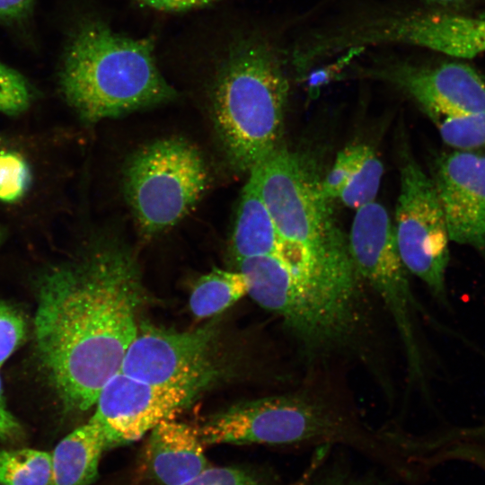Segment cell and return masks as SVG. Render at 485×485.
Here are the masks:
<instances>
[{
  "instance_id": "6da1fadb",
  "label": "cell",
  "mask_w": 485,
  "mask_h": 485,
  "mask_svg": "<svg viewBox=\"0 0 485 485\" xmlns=\"http://www.w3.org/2000/svg\"><path fill=\"white\" fill-rule=\"evenodd\" d=\"M142 286L136 260L115 239L38 281L34 333L43 372L64 408L85 411L119 372L137 332Z\"/></svg>"
},
{
  "instance_id": "7a4b0ae2",
  "label": "cell",
  "mask_w": 485,
  "mask_h": 485,
  "mask_svg": "<svg viewBox=\"0 0 485 485\" xmlns=\"http://www.w3.org/2000/svg\"><path fill=\"white\" fill-rule=\"evenodd\" d=\"M237 270L248 281V295L276 315L295 344L304 375L331 374L335 364L363 366L386 394L392 380L381 351L374 295L350 253L300 268L273 255L243 259Z\"/></svg>"
},
{
  "instance_id": "3957f363",
  "label": "cell",
  "mask_w": 485,
  "mask_h": 485,
  "mask_svg": "<svg viewBox=\"0 0 485 485\" xmlns=\"http://www.w3.org/2000/svg\"><path fill=\"white\" fill-rule=\"evenodd\" d=\"M207 445H345L388 472L401 461L384 431H375L331 381L304 375L286 392L243 401L209 416L198 427Z\"/></svg>"
},
{
  "instance_id": "277c9868",
  "label": "cell",
  "mask_w": 485,
  "mask_h": 485,
  "mask_svg": "<svg viewBox=\"0 0 485 485\" xmlns=\"http://www.w3.org/2000/svg\"><path fill=\"white\" fill-rule=\"evenodd\" d=\"M154 49L153 37H128L99 18H84L63 51L60 92L86 123L171 101L177 92L158 69Z\"/></svg>"
},
{
  "instance_id": "5b68a950",
  "label": "cell",
  "mask_w": 485,
  "mask_h": 485,
  "mask_svg": "<svg viewBox=\"0 0 485 485\" xmlns=\"http://www.w3.org/2000/svg\"><path fill=\"white\" fill-rule=\"evenodd\" d=\"M210 89L215 129L230 166L250 171L280 146L289 82L281 51L265 36L235 38Z\"/></svg>"
},
{
  "instance_id": "8992f818",
  "label": "cell",
  "mask_w": 485,
  "mask_h": 485,
  "mask_svg": "<svg viewBox=\"0 0 485 485\" xmlns=\"http://www.w3.org/2000/svg\"><path fill=\"white\" fill-rule=\"evenodd\" d=\"M207 182L200 152L181 137L161 138L141 146L123 170L125 198L146 237L185 217L201 198Z\"/></svg>"
},
{
  "instance_id": "52a82bcc",
  "label": "cell",
  "mask_w": 485,
  "mask_h": 485,
  "mask_svg": "<svg viewBox=\"0 0 485 485\" xmlns=\"http://www.w3.org/2000/svg\"><path fill=\"white\" fill-rule=\"evenodd\" d=\"M261 198L280 236L322 252L345 242L332 223L321 182L281 145L252 168ZM250 171V172H251Z\"/></svg>"
},
{
  "instance_id": "ba28073f",
  "label": "cell",
  "mask_w": 485,
  "mask_h": 485,
  "mask_svg": "<svg viewBox=\"0 0 485 485\" xmlns=\"http://www.w3.org/2000/svg\"><path fill=\"white\" fill-rule=\"evenodd\" d=\"M400 175L394 232L401 258L409 273L445 304L450 239L435 183L409 154Z\"/></svg>"
},
{
  "instance_id": "9c48e42d",
  "label": "cell",
  "mask_w": 485,
  "mask_h": 485,
  "mask_svg": "<svg viewBox=\"0 0 485 485\" xmlns=\"http://www.w3.org/2000/svg\"><path fill=\"white\" fill-rule=\"evenodd\" d=\"M217 333L215 323L187 331L141 325L119 372L149 384L185 389L196 395L222 374Z\"/></svg>"
},
{
  "instance_id": "30bf717a",
  "label": "cell",
  "mask_w": 485,
  "mask_h": 485,
  "mask_svg": "<svg viewBox=\"0 0 485 485\" xmlns=\"http://www.w3.org/2000/svg\"><path fill=\"white\" fill-rule=\"evenodd\" d=\"M194 396L185 389L149 384L118 372L100 391L90 420L100 427L110 449L138 440Z\"/></svg>"
},
{
  "instance_id": "8fae6325",
  "label": "cell",
  "mask_w": 485,
  "mask_h": 485,
  "mask_svg": "<svg viewBox=\"0 0 485 485\" xmlns=\"http://www.w3.org/2000/svg\"><path fill=\"white\" fill-rule=\"evenodd\" d=\"M370 73L408 93L428 116L485 112V75L467 63H396Z\"/></svg>"
},
{
  "instance_id": "7c38bea8",
  "label": "cell",
  "mask_w": 485,
  "mask_h": 485,
  "mask_svg": "<svg viewBox=\"0 0 485 485\" xmlns=\"http://www.w3.org/2000/svg\"><path fill=\"white\" fill-rule=\"evenodd\" d=\"M366 36L373 45H412L471 58L485 53V17L445 12H394L374 16Z\"/></svg>"
},
{
  "instance_id": "4fadbf2b",
  "label": "cell",
  "mask_w": 485,
  "mask_h": 485,
  "mask_svg": "<svg viewBox=\"0 0 485 485\" xmlns=\"http://www.w3.org/2000/svg\"><path fill=\"white\" fill-rule=\"evenodd\" d=\"M433 181L450 241L485 251V152L454 149L443 154Z\"/></svg>"
},
{
  "instance_id": "5bb4252c",
  "label": "cell",
  "mask_w": 485,
  "mask_h": 485,
  "mask_svg": "<svg viewBox=\"0 0 485 485\" xmlns=\"http://www.w3.org/2000/svg\"><path fill=\"white\" fill-rule=\"evenodd\" d=\"M150 432L143 462L152 480L162 485H181L209 467L198 427L171 418Z\"/></svg>"
},
{
  "instance_id": "9a60e30c",
  "label": "cell",
  "mask_w": 485,
  "mask_h": 485,
  "mask_svg": "<svg viewBox=\"0 0 485 485\" xmlns=\"http://www.w3.org/2000/svg\"><path fill=\"white\" fill-rule=\"evenodd\" d=\"M383 173V163L371 146L351 145L338 154L321 182L322 193L327 200L339 199L357 210L375 201Z\"/></svg>"
},
{
  "instance_id": "2e32d148",
  "label": "cell",
  "mask_w": 485,
  "mask_h": 485,
  "mask_svg": "<svg viewBox=\"0 0 485 485\" xmlns=\"http://www.w3.org/2000/svg\"><path fill=\"white\" fill-rule=\"evenodd\" d=\"M231 242L236 261L264 255L281 259L295 245L278 234L261 198L253 171L249 172L240 198Z\"/></svg>"
},
{
  "instance_id": "e0dca14e",
  "label": "cell",
  "mask_w": 485,
  "mask_h": 485,
  "mask_svg": "<svg viewBox=\"0 0 485 485\" xmlns=\"http://www.w3.org/2000/svg\"><path fill=\"white\" fill-rule=\"evenodd\" d=\"M100 427L89 420L65 436L51 453L49 485H91L108 450Z\"/></svg>"
},
{
  "instance_id": "ac0fdd59",
  "label": "cell",
  "mask_w": 485,
  "mask_h": 485,
  "mask_svg": "<svg viewBox=\"0 0 485 485\" xmlns=\"http://www.w3.org/2000/svg\"><path fill=\"white\" fill-rule=\"evenodd\" d=\"M248 295V281L241 271L213 269L195 283L190 310L199 319L219 314Z\"/></svg>"
},
{
  "instance_id": "d6986e66",
  "label": "cell",
  "mask_w": 485,
  "mask_h": 485,
  "mask_svg": "<svg viewBox=\"0 0 485 485\" xmlns=\"http://www.w3.org/2000/svg\"><path fill=\"white\" fill-rule=\"evenodd\" d=\"M51 453L0 449V485H49Z\"/></svg>"
},
{
  "instance_id": "ffe728a7",
  "label": "cell",
  "mask_w": 485,
  "mask_h": 485,
  "mask_svg": "<svg viewBox=\"0 0 485 485\" xmlns=\"http://www.w3.org/2000/svg\"><path fill=\"white\" fill-rule=\"evenodd\" d=\"M428 117L447 146L455 150L485 151V112Z\"/></svg>"
},
{
  "instance_id": "44dd1931",
  "label": "cell",
  "mask_w": 485,
  "mask_h": 485,
  "mask_svg": "<svg viewBox=\"0 0 485 485\" xmlns=\"http://www.w3.org/2000/svg\"><path fill=\"white\" fill-rule=\"evenodd\" d=\"M31 177L25 159L14 151L0 149V201L13 203L29 190Z\"/></svg>"
},
{
  "instance_id": "7402d4cb",
  "label": "cell",
  "mask_w": 485,
  "mask_h": 485,
  "mask_svg": "<svg viewBox=\"0 0 485 485\" xmlns=\"http://www.w3.org/2000/svg\"><path fill=\"white\" fill-rule=\"evenodd\" d=\"M32 98L29 81L15 69L0 62V112L19 115L29 108Z\"/></svg>"
},
{
  "instance_id": "603a6c76",
  "label": "cell",
  "mask_w": 485,
  "mask_h": 485,
  "mask_svg": "<svg viewBox=\"0 0 485 485\" xmlns=\"http://www.w3.org/2000/svg\"><path fill=\"white\" fill-rule=\"evenodd\" d=\"M26 322L19 310L0 300V368L22 343Z\"/></svg>"
},
{
  "instance_id": "cb8c5ba5",
  "label": "cell",
  "mask_w": 485,
  "mask_h": 485,
  "mask_svg": "<svg viewBox=\"0 0 485 485\" xmlns=\"http://www.w3.org/2000/svg\"><path fill=\"white\" fill-rule=\"evenodd\" d=\"M265 479L255 470L243 467H208L181 485H265Z\"/></svg>"
},
{
  "instance_id": "d4e9b609",
  "label": "cell",
  "mask_w": 485,
  "mask_h": 485,
  "mask_svg": "<svg viewBox=\"0 0 485 485\" xmlns=\"http://www.w3.org/2000/svg\"><path fill=\"white\" fill-rule=\"evenodd\" d=\"M326 460L316 471L309 485H383V480L375 474L358 473L338 461L327 466Z\"/></svg>"
},
{
  "instance_id": "484cf974",
  "label": "cell",
  "mask_w": 485,
  "mask_h": 485,
  "mask_svg": "<svg viewBox=\"0 0 485 485\" xmlns=\"http://www.w3.org/2000/svg\"><path fill=\"white\" fill-rule=\"evenodd\" d=\"M35 0H0V24L13 28L26 26L33 13Z\"/></svg>"
},
{
  "instance_id": "4316f807",
  "label": "cell",
  "mask_w": 485,
  "mask_h": 485,
  "mask_svg": "<svg viewBox=\"0 0 485 485\" xmlns=\"http://www.w3.org/2000/svg\"><path fill=\"white\" fill-rule=\"evenodd\" d=\"M22 433L20 422L7 408L0 377V441H13L19 438Z\"/></svg>"
},
{
  "instance_id": "83f0119b",
  "label": "cell",
  "mask_w": 485,
  "mask_h": 485,
  "mask_svg": "<svg viewBox=\"0 0 485 485\" xmlns=\"http://www.w3.org/2000/svg\"><path fill=\"white\" fill-rule=\"evenodd\" d=\"M153 9L164 12H181L200 8L219 0H137Z\"/></svg>"
},
{
  "instance_id": "f1b7e54d",
  "label": "cell",
  "mask_w": 485,
  "mask_h": 485,
  "mask_svg": "<svg viewBox=\"0 0 485 485\" xmlns=\"http://www.w3.org/2000/svg\"><path fill=\"white\" fill-rule=\"evenodd\" d=\"M426 1L436 5L452 7V6H459L466 3L468 0H426Z\"/></svg>"
},
{
  "instance_id": "f546056e",
  "label": "cell",
  "mask_w": 485,
  "mask_h": 485,
  "mask_svg": "<svg viewBox=\"0 0 485 485\" xmlns=\"http://www.w3.org/2000/svg\"><path fill=\"white\" fill-rule=\"evenodd\" d=\"M470 433L477 436H485V427L480 428L478 429H473L472 431H470Z\"/></svg>"
},
{
  "instance_id": "4dcf8cb0",
  "label": "cell",
  "mask_w": 485,
  "mask_h": 485,
  "mask_svg": "<svg viewBox=\"0 0 485 485\" xmlns=\"http://www.w3.org/2000/svg\"><path fill=\"white\" fill-rule=\"evenodd\" d=\"M4 237V231L0 227V244L3 242Z\"/></svg>"
},
{
  "instance_id": "1f68e13d",
  "label": "cell",
  "mask_w": 485,
  "mask_h": 485,
  "mask_svg": "<svg viewBox=\"0 0 485 485\" xmlns=\"http://www.w3.org/2000/svg\"><path fill=\"white\" fill-rule=\"evenodd\" d=\"M333 250H334V249H333ZM331 251H332V250H331ZM330 251H328V252H330ZM328 252H326V253H328ZM326 253H324V254H326ZM324 254H322V255H324ZM322 255H321V256H322ZM321 256H320V257H321ZM317 258H319V257H317ZM317 258H315V259H317ZM315 259H314V260H315ZM313 260H311V261H313ZM311 261H310V262H311ZM307 263H309V262H306V263H304V264H300V265H298V266H296V267H301V266H304V265H305V264H307ZM290 267H291V266H290Z\"/></svg>"
},
{
  "instance_id": "d6a6232c",
  "label": "cell",
  "mask_w": 485,
  "mask_h": 485,
  "mask_svg": "<svg viewBox=\"0 0 485 485\" xmlns=\"http://www.w3.org/2000/svg\"><path fill=\"white\" fill-rule=\"evenodd\" d=\"M1 149V148H0Z\"/></svg>"
}]
</instances>
